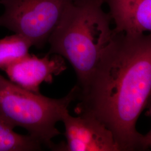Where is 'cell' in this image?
<instances>
[{
	"label": "cell",
	"instance_id": "cell-1",
	"mask_svg": "<svg viewBox=\"0 0 151 151\" xmlns=\"http://www.w3.org/2000/svg\"><path fill=\"white\" fill-rule=\"evenodd\" d=\"M151 95V33L116 32L88 84L77 113L91 114L113 134L121 151L141 148L136 129Z\"/></svg>",
	"mask_w": 151,
	"mask_h": 151
},
{
	"label": "cell",
	"instance_id": "cell-2",
	"mask_svg": "<svg viewBox=\"0 0 151 151\" xmlns=\"http://www.w3.org/2000/svg\"><path fill=\"white\" fill-rule=\"evenodd\" d=\"M105 0H72L49 39V53L67 60L75 71L78 91L85 88L115 38Z\"/></svg>",
	"mask_w": 151,
	"mask_h": 151
},
{
	"label": "cell",
	"instance_id": "cell-3",
	"mask_svg": "<svg viewBox=\"0 0 151 151\" xmlns=\"http://www.w3.org/2000/svg\"><path fill=\"white\" fill-rule=\"evenodd\" d=\"M73 87L60 99H52L29 91L0 75V118L14 128L26 130L42 145L55 150L54 137L61 134L56 124L62 121L70 103L77 97Z\"/></svg>",
	"mask_w": 151,
	"mask_h": 151
},
{
	"label": "cell",
	"instance_id": "cell-4",
	"mask_svg": "<svg viewBox=\"0 0 151 151\" xmlns=\"http://www.w3.org/2000/svg\"><path fill=\"white\" fill-rule=\"evenodd\" d=\"M72 0H0L5 11L0 27L27 38L41 48L60 22Z\"/></svg>",
	"mask_w": 151,
	"mask_h": 151
},
{
	"label": "cell",
	"instance_id": "cell-5",
	"mask_svg": "<svg viewBox=\"0 0 151 151\" xmlns=\"http://www.w3.org/2000/svg\"><path fill=\"white\" fill-rule=\"evenodd\" d=\"M62 122L66 142L57 145L54 151H121L112 132L91 114L73 116L67 111Z\"/></svg>",
	"mask_w": 151,
	"mask_h": 151
},
{
	"label": "cell",
	"instance_id": "cell-6",
	"mask_svg": "<svg viewBox=\"0 0 151 151\" xmlns=\"http://www.w3.org/2000/svg\"><path fill=\"white\" fill-rule=\"evenodd\" d=\"M67 68L64 58L58 54L48 53L43 57L29 53L5 67L4 70L10 80L29 91L40 93V86L51 83L54 76Z\"/></svg>",
	"mask_w": 151,
	"mask_h": 151
},
{
	"label": "cell",
	"instance_id": "cell-7",
	"mask_svg": "<svg viewBox=\"0 0 151 151\" xmlns=\"http://www.w3.org/2000/svg\"><path fill=\"white\" fill-rule=\"evenodd\" d=\"M116 32L151 33V0H105Z\"/></svg>",
	"mask_w": 151,
	"mask_h": 151
},
{
	"label": "cell",
	"instance_id": "cell-8",
	"mask_svg": "<svg viewBox=\"0 0 151 151\" xmlns=\"http://www.w3.org/2000/svg\"><path fill=\"white\" fill-rule=\"evenodd\" d=\"M0 118V151H32L40 150L41 143L29 134L22 135Z\"/></svg>",
	"mask_w": 151,
	"mask_h": 151
},
{
	"label": "cell",
	"instance_id": "cell-9",
	"mask_svg": "<svg viewBox=\"0 0 151 151\" xmlns=\"http://www.w3.org/2000/svg\"><path fill=\"white\" fill-rule=\"evenodd\" d=\"M32 47L27 38L18 34L0 39V70L26 56Z\"/></svg>",
	"mask_w": 151,
	"mask_h": 151
},
{
	"label": "cell",
	"instance_id": "cell-10",
	"mask_svg": "<svg viewBox=\"0 0 151 151\" xmlns=\"http://www.w3.org/2000/svg\"><path fill=\"white\" fill-rule=\"evenodd\" d=\"M150 114L151 115V106L150 109ZM141 148L142 149H146L151 148V129L147 134L142 135L141 140Z\"/></svg>",
	"mask_w": 151,
	"mask_h": 151
}]
</instances>
